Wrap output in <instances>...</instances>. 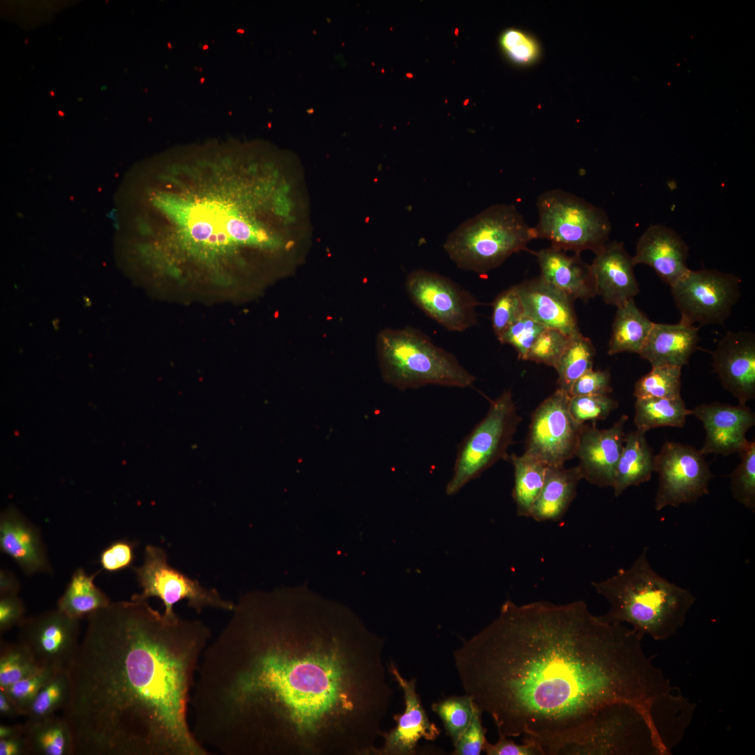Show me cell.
Returning a JSON list of instances; mask_svg holds the SVG:
<instances>
[{
  "label": "cell",
  "mask_w": 755,
  "mask_h": 755,
  "mask_svg": "<svg viewBox=\"0 0 755 755\" xmlns=\"http://www.w3.org/2000/svg\"><path fill=\"white\" fill-rule=\"evenodd\" d=\"M482 712L475 705L469 726L454 745V755H479L486 742V729L482 723Z\"/></svg>",
  "instance_id": "bcb514c9"
},
{
  "label": "cell",
  "mask_w": 755,
  "mask_h": 755,
  "mask_svg": "<svg viewBox=\"0 0 755 755\" xmlns=\"http://www.w3.org/2000/svg\"><path fill=\"white\" fill-rule=\"evenodd\" d=\"M405 287L410 301L445 329L462 332L477 324L476 308L482 303L450 278L417 269L408 275Z\"/></svg>",
  "instance_id": "5bb4252c"
},
{
  "label": "cell",
  "mask_w": 755,
  "mask_h": 755,
  "mask_svg": "<svg viewBox=\"0 0 755 755\" xmlns=\"http://www.w3.org/2000/svg\"><path fill=\"white\" fill-rule=\"evenodd\" d=\"M570 396L558 388L534 410L524 454L546 466H563L575 456L583 424L569 410Z\"/></svg>",
  "instance_id": "4fadbf2b"
},
{
  "label": "cell",
  "mask_w": 755,
  "mask_h": 755,
  "mask_svg": "<svg viewBox=\"0 0 755 755\" xmlns=\"http://www.w3.org/2000/svg\"><path fill=\"white\" fill-rule=\"evenodd\" d=\"M643 637L604 621L583 601H507L453 658L465 694L498 735H523L555 755L610 704L633 706L656 729V710L673 688L647 656Z\"/></svg>",
  "instance_id": "7a4b0ae2"
},
{
  "label": "cell",
  "mask_w": 755,
  "mask_h": 755,
  "mask_svg": "<svg viewBox=\"0 0 755 755\" xmlns=\"http://www.w3.org/2000/svg\"><path fill=\"white\" fill-rule=\"evenodd\" d=\"M654 457L645 432L636 429L626 435L612 487L614 496H619L631 486L648 482L654 472Z\"/></svg>",
  "instance_id": "83f0119b"
},
{
  "label": "cell",
  "mask_w": 755,
  "mask_h": 755,
  "mask_svg": "<svg viewBox=\"0 0 755 755\" xmlns=\"http://www.w3.org/2000/svg\"><path fill=\"white\" fill-rule=\"evenodd\" d=\"M26 731L24 724H1L0 739L22 737Z\"/></svg>",
  "instance_id": "11a10c76"
},
{
  "label": "cell",
  "mask_w": 755,
  "mask_h": 755,
  "mask_svg": "<svg viewBox=\"0 0 755 755\" xmlns=\"http://www.w3.org/2000/svg\"><path fill=\"white\" fill-rule=\"evenodd\" d=\"M161 192L154 203L171 222L168 273L192 263L217 282L243 250L289 251L303 229L297 199L285 178L264 161L241 164L226 194Z\"/></svg>",
  "instance_id": "277c9868"
},
{
  "label": "cell",
  "mask_w": 755,
  "mask_h": 755,
  "mask_svg": "<svg viewBox=\"0 0 755 755\" xmlns=\"http://www.w3.org/2000/svg\"><path fill=\"white\" fill-rule=\"evenodd\" d=\"M0 714L2 717L14 719L22 715L19 708L8 694L0 690Z\"/></svg>",
  "instance_id": "db71d44e"
},
{
  "label": "cell",
  "mask_w": 755,
  "mask_h": 755,
  "mask_svg": "<svg viewBox=\"0 0 755 755\" xmlns=\"http://www.w3.org/2000/svg\"><path fill=\"white\" fill-rule=\"evenodd\" d=\"M537 208L534 237L548 240L554 248L596 253L609 241L611 224L605 212L578 196L547 190L538 196Z\"/></svg>",
  "instance_id": "ba28073f"
},
{
  "label": "cell",
  "mask_w": 755,
  "mask_h": 755,
  "mask_svg": "<svg viewBox=\"0 0 755 755\" xmlns=\"http://www.w3.org/2000/svg\"><path fill=\"white\" fill-rule=\"evenodd\" d=\"M595 354V348L589 338L580 332L573 335L555 367L559 388L569 394L574 382L593 369Z\"/></svg>",
  "instance_id": "836d02e7"
},
{
  "label": "cell",
  "mask_w": 755,
  "mask_h": 755,
  "mask_svg": "<svg viewBox=\"0 0 755 755\" xmlns=\"http://www.w3.org/2000/svg\"><path fill=\"white\" fill-rule=\"evenodd\" d=\"M741 461L731 473V491L745 507L755 510V441H747L738 452Z\"/></svg>",
  "instance_id": "f35d334b"
},
{
  "label": "cell",
  "mask_w": 755,
  "mask_h": 755,
  "mask_svg": "<svg viewBox=\"0 0 755 755\" xmlns=\"http://www.w3.org/2000/svg\"><path fill=\"white\" fill-rule=\"evenodd\" d=\"M646 742L660 754L643 716L630 705L613 703L600 709L581 733L561 746L555 755L647 754Z\"/></svg>",
  "instance_id": "30bf717a"
},
{
  "label": "cell",
  "mask_w": 755,
  "mask_h": 755,
  "mask_svg": "<svg viewBox=\"0 0 755 755\" xmlns=\"http://www.w3.org/2000/svg\"><path fill=\"white\" fill-rule=\"evenodd\" d=\"M540 268V276L570 296L587 300L596 296L590 264L580 254H567L553 247L534 252Z\"/></svg>",
  "instance_id": "d4e9b609"
},
{
  "label": "cell",
  "mask_w": 755,
  "mask_h": 755,
  "mask_svg": "<svg viewBox=\"0 0 755 755\" xmlns=\"http://www.w3.org/2000/svg\"><path fill=\"white\" fill-rule=\"evenodd\" d=\"M654 472L659 475L657 511L696 502L709 493L712 474L704 455L692 446L666 442L655 455Z\"/></svg>",
  "instance_id": "9a60e30c"
},
{
  "label": "cell",
  "mask_w": 755,
  "mask_h": 755,
  "mask_svg": "<svg viewBox=\"0 0 755 755\" xmlns=\"http://www.w3.org/2000/svg\"><path fill=\"white\" fill-rule=\"evenodd\" d=\"M38 668L29 651L20 642H1L0 690L7 689Z\"/></svg>",
  "instance_id": "74e56055"
},
{
  "label": "cell",
  "mask_w": 755,
  "mask_h": 755,
  "mask_svg": "<svg viewBox=\"0 0 755 755\" xmlns=\"http://www.w3.org/2000/svg\"><path fill=\"white\" fill-rule=\"evenodd\" d=\"M740 280L716 269L689 271L670 286L680 321L693 325L724 324L740 296Z\"/></svg>",
  "instance_id": "7c38bea8"
},
{
  "label": "cell",
  "mask_w": 755,
  "mask_h": 755,
  "mask_svg": "<svg viewBox=\"0 0 755 755\" xmlns=\"http://www.w3.org/2000/svg\"><path fill=\"white\" fill-rule=\"evenodd\" d=\"M521 421L510 390L491 400L486 416L458 447L446 494H456L497 461L508 460V449Z\"/></svg>",
  "instance_id": "9c48e42d"
},
{
  "label": "cell",
  "mask_w": 755,
  "mask_h": 755,
  "mask_svg": "<svg viewBox=\"0 0 755 755\" xmlns=\"http://www.w3.org/2000/svg\"><path fill=\"white\" fill-rule=\"evenodd\" d=\"M20 589V583L17 577L6 569L0 571V596L17 595Z\"/></svg>",
  "instance_id": "f5cc1de1"
},
{
  "label": "cell",
  "mask_w": 755,
  "mask_h": 755,
  "mask_svg": "<svg viewBox=\"0 0 755 755\" xmlns=\"http://www.w3.org/2000/svg\"><path fill=\"white\" fill-rule=\"evenodd\" d=\"M71 691L69 670L56 673L41 689L27 714L26 722H34L55 715L64 709Z\"/></svg>",
  "instance_id": "d590c367"
},
{
  "label": "cell",
  "mask_w": 755,
  "mask_h": 755,
  "mask_svg": "<svg viewBox=\"0 0 755 755\" xmlns=\"http://www.w3.org/2000/svg\"><path fill=\"white\" fill-rule=\"evenodd\" d=\"M79 620L57 608L24 618L18 626V642L39 668L55 673L69 670L80 642Z\"/></svg>",
  "instance_id": "2e32d148"
},
{
  "label": "cell",
  "mask_w": 755,
  "mask_h": 755,
  "mask_svg": "<svg viewBox=\"0 0 755 755\" xmlns=\"http://www.w3.org/2000/svg\"><path fill=\"white\" fill-rule=\"evenodd\" d=\"M690 415L692 410L686 407L682 397L636 398L633 422L638 430L646 433L658 427H683Z\"/></svg>",
  "instance_id": "d6a6232c"
},
{
  "label": "cell",
  "mask_w": 755,
  "mask_h": 755,
  "mask_svg": "<svg viewBox=\"0 0 755 755\" xmlns=\"http://www.w3.org/2000/svg\"><path fill=\"white\" fill-rule=\"evenodd\" d=\"M95 575H88L79 568L73 573L63 595L57 602V609L67 616L80 619L108 606L110 601L94 584Z\"/></svg>",
  "instance_id": "4dcf8cb0"
},
{
  "label": "cell",
  "mask_w": 755,
  "mask_h": 755,
  "mask_svg": "<svg viewBox=\"0 0 755 755\" xmlns=\"http://www.w3.org/2000/svg\"><path fill=\"white\" fill-rule=\"evenodd\" d=\"M617 406V401L609 395L577 396H570L569 410L576 422L584 424L606 419Z\"/></svg>",
  "instance_id": "b9f144b4"
},
{
  "label": "cell",
  "mask_w": 755,
  "mask_h": 755,
  "mask_svg": "<svg viewBox=\"0 0 755 755\" xmlns=\"http://www.w3.org/2000/svg\"><path fill=\"white\" fill-rule=\"evenodd\" d=\"M533 239V227L515 206L495 204L461 223L443 248L458 268L484 275L526 250Z\"/></svg>",
  "instance_id": "52a82bcc"
},
{
  "label": "cell",
  "mask_w": 755,
  "mask_h": 755,
  "mask_svg": "<svg viewBox=\"0 0 755 755\" xmlns=\"http://www.w3.org/2000/svg\"><path fill=\"white\" fill-rule=\"evenodd\" d=\"M25 607L17 595L0 598V631L4 633L15 626H19L25 618Z\"/></svg>",
  "instance_id": "f907efd6"
},
{
  "label": "cell",
  "mask_w": 755,
  "mask_h": 755,
  "mask_svg": "<svg viewBox=\"0 0 755 755\" xmlns=\"http://www.w3.org/2000/svg\"><path fill=\"white\" fill-rule=\"evenodd\" d=\"M86 617L62 710L73 755H210L189 721L210 628L134 598Z\"/></svg>",
  "instance_id": "3957f363"
},
{
  "label": "cell",
  "mask_w": 755,
  "mask_h": 755,
  "mask_svg": "<svg viewBox=\"0 0 755 755\" xmlns=\"http://www.w3.org/2000/svg\"><path fill=\"white\" fill-rule=\"evenodd\" d=\"M28 750L24 736L0 739V755H24Z\"/></svg>",
  "instance_id": "816d5d0a"
},
{
  "label": "cell",
  "mask_w": 755,
  "mask_h": 755,
  "mask_svg": "<svg viewBox=\"0 0 755 755\" xmlns=\"http://www.w3.org/2000/svg\"><path fill=\"white\" fill-rule=\"evenodd\" d=\"M699 340L698 328L692 324L654 322L639 355L652 366L682 367L697 350Z\"/></svg>",
  "instance_id": "484cf974"
},
{
  "label": "cell",
  "mask_w": 755,
  "mask_h": 755,
  "mask_svg": "<svg viewBox=\"0 0 755 755\" xmlns=\"http://www.w3.org/2000/svg\"><path fill=\"white\" fill-rule=\"evenodd\" d=\"M592 586L610 604L607 612L600 616L602 620L629 625L656 640L674 635L696 601L688 589L653 569L646 547L629 568H621Z\"/></svg>",
  "instance_id": "5b68a950"
},
{
  "label": "cell",
  "mask_w": 755,
  "mask_h": 755,
  "mask_svg": "<svg viewBox=\"0 0 755 755\" xmlns=\"http://www.w3.org/2000/svg\"><path fill=\"white\" fill-rule=\"evenodd\" d=\"M689 247L673 229L662 224L650 225L636 245L633 261L649 266L670 286L681 279L690 268L686 261Z\"/></svg>",
  "instance_id": "7402d4cb"
},
{
  "label": "cell",
  "mask_w": 755,
  "mask_h": 755,
  "mask_svg": "<svg viewBox=\"0 0 755 755\" xmlns=\"http://www.w3.org/2000/svg\"><path fill=\"white\" fill-rule=\"evenodd\" d=\"M590 264L596 296L616 307L634 299L640 288L633 257L622 242L608 241L597 251Z\"/></svg>",
  "instance_id": "44dd1931"
},
{
  "label": "cell",
  "mask_w": 755,
  "mask_h": 755,
  "mask_svg": "<svg viewBox=\"0 0 755 755\" xmlns=\"http://www.w3.org/2000/svg\"><path fill=\"white\" fill-rule=\"evenodd\" d=\"M572 336L554 329L546 328L533 344L525 360L555 368Z\"/></svg>",
  "instance_id": "60d3db41"
},
{
  "label": "cell",
  "mask_w": 755,
  "mask_h": 755,
  "mask_svg": "<svg viewBox=\"0 0 755 755\" xmlns=\"http://www.w3.org/2000/svg\"><path fill=\"white\" fill-rule=\"evenodd\" d=\"M55 673L51 670L40 668L2 691L16 704L22 715H27L41 689Z\"/></svg>",
  "instance_id": "7bdbcfd3"
},
{
  "label": "cell",
  "mask_w": 755,
  "mask_h": 755,
  "mask_svg": "<svg viewBox=\"0 0 755 755\" xmlns=\"http://www.w3.org/2000/svg\"><path fill=\"white\" fill-rule=\"evenodd\" d=\"M612 391V387L609 371H594L591 369L574 382L569 394L570 396L609 395Z\"/></svg>",
  "instance_id": "c3c4849f"
},
{
  "label": "cell",
  "mask_w": 755,
  "mask_h": 755,
  "mask_svg": "<svg viewBox=\"0 0 755 755\" xmlns=\"http://www.w3.org/2000/svg\"><path fill=\"white\" fill-rule=\"evenodd\" d=\"M514 467L512 498L519 517H531L533 506L542 488L547 466L523 454H512L509 459Z\"/></svg>",
  "instance_id": "1f68e13d"
},
{
  "label": "cell",
  "mask_w": 755,
  "mask_h": 755,
  "mask_svg": "<svg viewBox=\"0 0 755 755\" xmlns=\"http://www.w3.org/2000/svg\"><path fill=\"white\" fill-rule=\"evenodd\" d=\"M206 647L192 731L210 754L375 755L394 689L384 640L347 610L253 594Z\"/></svg>",
  "instance_id": "6da1fadb"
},
{
  "label": "cell",
  "mask_w": 755,
  "mask_h": 755,
  "mask_svg": "<svg viewBox=\"0 0 755 755\" xmlns=\"http://www.w3.org/2000/svg\"><path fill=\"white\" fill-rule=\"evenodd\" d=\"M388 670L403 693L405 709L394 716V728L382 731L383 744L377 747L375 755H414L421 739L434 741L440 729L431 722L424 709L416 690V679H405L396 664L390 661Z\"/></svg>",
  "instance_id": "e0dca14e"
},
{
  "label": "cell",
  "mask_w": 755,
  "mask_h": 755,
  "mask_svg": "<svg viewBox=\"0 0 755 755\" xmlns=\"http://www.w3.org/2000/svg\"><path fill=\"white\" fill-rule=\"evenodd\" d=\"M524 315V307L516 285L499 293L493 301L491 314V326L497 339Z\"/></svg>",
  "instance_id": "ab89813d"
},
{
  "label": "cell",
  "mask_w": 755,
  "mask_h": 755,
  "mask_svg": "<svg viewBox=\"0 0 755 755\" xmlns=\"http://www.w3.org/2000/svg\"><path fill=\"white\" fill-rule=\"evenodd\" d=\"M135 544L127 540L110 543L99 556V563L104 570L118 572L131 567L135 558Z\"/></svg>",
  "instance_id": "7dc6e473"
},
{
  "label": "cell",
  "mask_w": 755,
  "mask_h": 755,
  "mask_svg": "<svg viewBox=\"0 0 755 755\" xmlns=\"http://www.w3.org/2000/svg\"><path fill=\"white\" fill-rule=\"evenodd\" d=\"M628 417L623 415L607 429H598L596 423L584 424L575 456L582 478L600 487H612L616 466L625 439L624 426Z\"/></svg>",
  "instance_id": "d6986e66"
},
{
  "label": "cell",
  "mask_w": 755,
  "mask_h": 755,
  "mask_svg": "<svg viewBox=\"0 0 755 755\" xmlns=\"http://www.w3.org/2000/svg\"><path fill=\"white\" fill-rule=\"evenodd\" d=\"M524 315L567 335L578 332L574 299L542 277L516 285Z\"/></svg>",
  "instance_id": "603a6c76"
},
{
  "label": "cell",
  "mask_w": 755,
  "mask_h": 755,
  "mask_svg": "<svg viewBox=\"0 0 755 755\" xmlns=\"http://www.w3.org/2000/svg\"><path fill=\"white\" fill-rule=\"evenodd\" d=\"M0 549L27 575L52 571L38 528L14 508L1 514Z\"/></svg>",
  "instance_id": "cb8c5ba5"
},
{
  "label": "cell",
  "mask_w": 755,
  "mask_h": 755,
  "mask_svg": "<svg viewBox=\"0 0 755 755\" xmlns=\"http://www.w3.org/2000/svg\"><path fill=\"white\" fill-rule=\"evenodd\" d=\"M545 326L524 315L513 323L498 339L501 344L512 346L522 360L526 357Z\"/></svg>",
  "instance_id": "ee69618b"
},
{
  "label": "cell",
  "mask_w": 755,
  "mask_h": 755,
  "mask_svg": "<svg viewBox=\"0 0 755 755\" xmlns=\"http://www.w3.org/2000/svg\"><path fill=\"white\" fill-rule=\"evenodd\" d=\"M24 725L28 754L73 755L72 734L63 717L52 715Z\"/></svg>",
  "instance_id": "f546056e"
},
{
  "label": "cell",
  "mask_w": 755,
  "mask_h": 755,
  "mask_svg": "<svg viewBox=\"0 0 755 755\" xmlns=\"http://www.w3.org/2000/svg\"><path fill=\"white\" fill-rule=\"evenodd\" d=\"M134 570L142 591L131 598H159L164 607L163 613L168 617L177 614L174 605L183 600L197 613L206 608L230 612L234 608L235 603L222 598L215 589L203 587L198 580L169 565L167 554L161 547L147 545L143 563L134 568Z\"/></svg>",
  "instance_id": "8fae6325"
},
{
  "label": "cell",
  "mask_w": 755,
  "mask_h": 755,
  "mask_svg": "<svg viewBox=\"0 0 755 755\" xmlns=\"http://www.w3.org/2000/svg\"><path fill=\"white\" fill-rule=\"evenodd\" d=\"M712 365L723 387L739 404L755 397V335L749 331L727 332L712 354Z\"/></svg>",
  "instance_id": "ac0fdd59"
},
{
  "label": "cell",
  "mask_w": 755,
  "mask_h": 755,
  "mask_svg": "<svg viewBox=\"0 0 755 755\" xmlns=\"http://www.w3.org/2000/svg\"><path fill=\"white\" fill-rule=\"evenodd\" d=\"M682 368L673 365L652 366L651 371L635 382L634 396L636 398H681Z\"/></svg>",
  "instance_id": "e575fe53"
},
{
  "label": "cell",
  "mask_w": 755,
  "mask_h": 755,
  "mask_svg": "<svg viewBox=\"0 0 755 755\" xmlns=\"http://www.w3.org/2000/svg\"><path fill=\"white\" fill-rule=\"evenodd\" d=\"M475 707L472 698L466 694L448 696L432 703V711L441 719L453 745L469 726Z\"/></svg>",
  "instance_id": "8d00e7d4"
},
{
  "label": "cell",
  "mask_w": 755,
  "mask_h": 755,
  "mask_svg": "<svg viewBox=\"0 0 755 755\" xmlns=\"http://www.w3.org/2000/svg\"><path fill=\"white\" fill-rule=\"evenodd\" d=\"M501 45L505 52L515 62L528 64L538 58V43L525 33L517 29H508L501 37Z\"/></svg>",
  "instance_id": "f6af8a7d"
},
{
  "label": "cell",
  "mask_w": 755,
  "mask_h": 755,
  "mask_svg": "<svg viewBox=\"0 0 755 755\" xmlns=\"http://www.w3.org/2000/svg\"><path fill=\"white\" fill-rule=\"evenodd\" d=\"M705 430L700 452L703 454L728 456L738 453L746 445V433L755 424L754 412L746 405H731L714 402L703 403L692 410Z\"/></svg>",
  "instance_id": "ffe728a7"
},
{
  "label": "cell",
  "mask_w": 755,
  "mask_h": 755,
  "mask_svg": "<svg viewBox=\"0 0 755 755\" xmlns=\"http://www.w3.org/2000/svg\"><path fill=\"white\" fill-rule=\"evenodd\" d=\"M617 308L607 353L609 355L621 352L639 354L654 322L637 307L634 299Z\"/></svg>",
  "instance_id": "f1b7e54d"
},
{
  "label": "cell",
  "mask_w": 755,
  "mask_h": 755,
  "mask_svg": "<svg viewBox=\"0 0 755 755\" xmlns=\"http://www.w3.org/2000/svg\"><path fill=\"white\" fill-rule=\"evenodd\" d=\"M483 751L488 755H543L541 749L533 742L523 740L522 744H517L502 735L494 744L486 740Z\"/></svg>",
  "instance_id": "681fc988"
},
{
  "label": "cell",
  "mask_w": 755,
  "mask_h": 755,
  "mask_svg": "<svg viewBox=\"0 0 755 755\" xmlns=\"http://www.w3.org/2000/svg\"><path fill=\"white\" fill-rule=\"evenodd\" d=\"M377 347L384 381L401 391L427 385L463 389L476 380L452 353L414 327L382 331Z\"/></svg>",
  "instance_id": "8992f818"
},
{
  "label": "cell",
  "mask_w": 755,
  "mask_h": 755,
  "mask_svg": "<svg viewBox=\"0 0 755 755\" xmlns=\"http://www.w3.org/2000/svg\"><path fill=\"white\" fill-rule=\"evenodd\" d=\"M581 479L577 466L568 468L563 466H547L545 482L531 517L537 522L561 520L576 495Z\"/></svg>",
  "instance_id": "4316f807"
}]
</instances>
